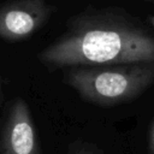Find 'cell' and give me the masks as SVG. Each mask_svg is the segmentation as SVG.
<instances>
[{
    "label": "cell",
    "instance_id": "1",
    "mask_svg": "<svg viewBox=\"0 0 154 154\" xmlns=\"http://www.w3.org/2000/svg\"><path fill=\"white\" fill-rule=\"evenodd\" d=\"M38 58L55 69L154 63V36L124 14L84 12Z\"/></svg>",
    "mask_w": 154,
    "mask_h": 154
},
{
    "label": "cell",
    "instance_id": "2",
    "mask_svg": "<svg viewBox=\"0 0 154 154\" xmlns=\"http://www.w3.org/2000/svg\"><path fill=\"white\" fill-rule=\"evenodd\" d=\"M64 81L83 100L103 106H116L140 96L154 83V63L71 67Z\"/></svg>",
    "mask_w": 154,
    "mask_h": 154
},
{
    "label": "cell",
    "instance_id": "3",
    "mask_svg": "<svg viewBox=\"0 0 154 154\" xmlns=\"http://www.w3.org/2000/svg\"><path fill=\"white\" fill-rule=\"evenodd\" d=\"M53 7L45 0H16L0 8V37L22 41L35 34L51 17Z\"/></svg>",
    "mask_w": 154,
    "mask_h": 154
},
{
    "label": "cell",
    "instance_id": "4",
    "mask_svg": "<svg viewBox=\"0 0 154 154\" xmlns=\"http://www.w3.org/2000/svg\"><path fill=\"white\" fill-rule=\"evenodd\" d=\"M0 154H40L35 124L25 100L11 105L0 134Z\"/></svg>",
    "mask_w": 154,
    "mask_h": 154
},
{
    "label": "cell",
    "instance_id": "5",
    "mask_svg": "<svg viewBox=\"0 0 154 154\" xmlns=\"http://www.w3.org/2000/svg\"><path fill=\"white\" fill-rule=\"evenodd\" d=\"M67 154H101V153L95 146H93L90 143L75 142L70 146Z\"/></svg>",
    "mask_w": 154,
    "mask_h": 154
},
{
    "label": "cell",
    "instance_id": "6",
    "mask_svg": "<svg viewBox=\"0 0 154 154\" xmlns=\"http://www.w3.org/2000/svg\"><path fill=\"white\" fill-rule=\"evenodd\" d=\"M148 152L149 154H154V120L149 129V137H148Z\"/></svg>",
    "mask_w": 154,
    "mask_h": 154
},
{
    "label": "cell",
    "instance_id": "7",
    "mask_svg": "<svg viewBox=\"0 0 154 154\" xmlns=\"http://www.w3.org/2000/svg\"><path fill=\"white\" fill-rule=\"evenodd\" d=\"M148 20H149V23L152 24V26L154 28V16H149V17H148Z\"/></svg>",
    "mask_w": 154,
    "mask_h": 154
},
{
    "label": "cell",
    "instance_id": "8",
    "mask_svg": "<svg viewBox=\"0 0 154 154\" xmlns=\"http://www.w3.org/2000/svg\"><path fill=\"white\" fill-rule=\"evenodd\" d=\"M144 1H152V2H154V0H144Z\"/></svg>",
    "mask_w": 154,
    "mask_h": 154
}]
</instances>
